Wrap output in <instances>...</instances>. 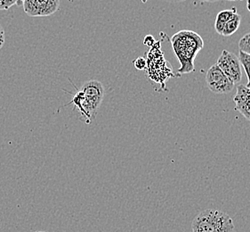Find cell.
<instances>
[{
	"instance_id": "6da1fadb",
	"label": "cell",
	"mask_w": 250,
	"mask_h": 232,
	"mask_svg": "<svg viewBox=\"0 0 250 232\" xmlns=\"http://www.w3.org/2000/svg\"><path fill=\"white\" fill-rule=\"evenodd\" d=\"M171 44L180 64L178 73L185 74L195 71L194 60L204 46L202 38L192 30H181L171 38Z\"/></svg>"
},
{
	"instance_id": "7a4b0ae2",
	"label": "cell",
	"mask_w": 250,
	"mask_h": 232,
	"mask_svg": "<svg viewBox=\"0 0 250 232\" xmlns=\"http://www.w3.org/2000/svg\"><path fill=\"white\" fill-rule=\"evenodd\" d=\"M191 229L192 232H233L235 226L226 212L207 209L192 220Z\"/></svg>"
},
{
	"instance_id": "3957f363",
	"label": "cell",
	"mask_w": 250,
	"mask_h": 232,
	"mask_svg": "<svg viewBox=\"0 0 250 232\" xmlns=\"http://www.w3.org/2000/svg\"><path fill=\"white\" fill-rule=\"evenodd\" d=\"M80 91L84 94V101L80 109V115L85 119L86 123H91L95 118L104 100L105 91L100 81L91 80L86 81Z\"/></svg>"
},
{
	"instance_id": "277c9868",
	"label": "cell",
	"mask_w": 250,
	"mask_h": 232,
	"mask_svg": "<svg viewBox=\"0 0 250 232\" xmlns=\"http://www.w3.org/2000/svg\"><path fill=\"white\" fill-rule=\"evenodd\" d=\"M206 83L208 88L215 94L230 93L235 86V84L225 75L216 64L211 66L207 71Z\"/></svg>"
},
{
	"instance_id": "5b68a950",
	"label": "cell",
	"mask_w": 250,
	"mask_h": 232,
	"mask_svg": "<svg viewBox=\"0 0 250 232\" xmlns=\"http://www.w3.org/2000/svg\"><path fill=\"white\" fill-rule=\"evenodd\" d=\"M216 65L234 84L241 81L242 71L239 57L230 51L223 50Z\"/></svg>"
},
{
	"instance_id": "8992f818",
	"label": "cell",
	"mask_w": 250,
	"mask_h": 232,
	"mask_svg": "<svg viewBox=\"0 0 250 232\" xmlns=\"http://www.w3.org/2000/svg\"><path fill=\"white\" fill-rule=\"evenodd\" d=\"M26 15L31 17L49 16L55 14L60 6V0H23Z\"/></svg>"
},
{
	"instance_id": "52a82bcc",
	"label": "cell",
	"mask_w": 250,
	"mask_h": 232,
	"mask_svg": "<svg viewBox=\"0 0 250 232\" xmlns=\"http://www.w3.org/2000/svg\"><path fill=\"white\" fill-rule=\"evenodd\" d=\"M236 111L240 112L248 121H250V89L240 84L237 86V93L233 96Z\"/></svg>"
},
{
	"instance_id": "ba28073f",
	"label": "cell",
	"mask_w": 250,
	"mask_h": 232,
	"mask_svg": "<svg viewBox=\"0 0 250 232\" xmlns=\"http://www.w3.org/2000/svg\"><path fill=\"white\" fill-rule=\"evenodd\" d=\"M236 13H237V9L235 7L229 9V10L227 9V10L221 11L218 13V15H216L215 22V29L218 34L222 35L223 29L225 27V23L230 20V18L235 15Z\"/></svg>"
},
{
	"instance_id": "9c48e42d",
	"label": "cell",
	"mask_w": 250,
	"mask_h": 232,
	"mask_svg": "<svg viewBox=\"0 0 250 232\" xmlns=\"http://www.w3.org/2000/svg\"><path fill=\"white\" fill-rule=\"evenodd\" d=\"M240 23H241V16L238 13H236L235 15H233L230 20L225 23V27L223 29V32H222V36L230 37L232 34H234L239 29Z\"/></svg>"
},
{
	"instance_id": "30bf717a",
	"label": "cell",
	"mask_w": 250,
	"mask_h": 232,
	"mask_svg": "<svg viewBox=\"0 0 250 232\" xmlns=\"http://www.w3.org/2000/svg\"><path fill=\"white\" fill-rule=\"evenodd\" d=\"M238 57L240 59V65L243 67L246 75L248 77V84L246 86L250 89V55L240 50Z\"/></svg>"
},
{
	"instance_id": "8fae6325",
	"label": "cell",
	"mask_w": 250,
	"mask_h": 232,
	"mask_svg": "<svg viewBox=\"0 0 250 232\" xmlns=\"http://www.w3.org/2000/svg\"><path fill=\"white\" fill-rule=\"evenodd\" d=\"M239 48L240 51L250 55V32L243 36L239 41Z\"/></svg>"
},
{
	"instance_id": "7c38bea8",
	"label": "cell",
	"mask_w": 250,
	"mask_h": 232,
	"mask_svg": "<svg viewBox=\"0 0 250 232\" xmlns=\"http://www.w3.org/2000/svg\"><path fill=\"white\" fill-rule=\"evenodd\" d=\"M15 5L22 6L23 0H0V10H8Z\"/></svg>"
},
{
	"instance_id": "4fadbf2b",
	"label": "cell",
	"mask_w": 250,
	"mask_h": 232,
	"mask_svg": "<svg viewBox=\"0 0 250 232\" xmlns=\"http://www.w3.org/2000/svg\"><path fill=\"white\" fill-rule=\"evenodd\" d=\"M133 64H134V66L137 70L143 71V70H145L146 66H147V61L145 60V58H144V57L139 56L135 60L133 61Z\"/></svg>"
},
{
	"instance_id": "5bb4252c",
	"label": "cell",
	"mask_w": 250,
	"mask_h": 232,
	"mask_svg": "<svg viewBox=\"0 0 250 232\" xmlns=\"http://www.w3.org/2000/svg\"><path fill=\"white\" fill-rule=\"evenodd\" d=\"M5 31H4L3 27L0 25V49L3 47V46L5 44Z\"/></svg>"
},
{
	"instance_id": "9a60e30c",
	"label": "cell",
	"mask_w": 250,
	"mask_h": 232,
	"mask_svg": "<svg viewBox=\"0 0 250 232\" xmlns=\"http://www.w3.org/2000/svg\"><path fill=\"white\" fill-rule=\"evenodd\" d=\"M200 2H211V3H213V2H217V1H219V0H199Z\"/></svg>"
},
{
	"instance_id": "2e32d148",
	"label": "cell",
	"mask_w": 250,
	"mask_h": 232,
	"mask_svg": "<svg viewBox=\"0 0 250 232\" xmlns=\"http://www.w3.org/2000/svg\"><path fill=\"white\" fill-rule=\"evenodd\" d=\"M247 8H248V10L250 12V0L247 1Z\"/></svg>"
},
{
	"instance_id": "e0dca14e",
	"label": "cell",
	"mask_w": 250,
	"mask_h": 232,
	"mask_svg": "<svg viewBox=\"0 0 250 232\" xmlns=\"http://www.w3.org/2000/svg\"><path fill=\"white\" fill-rule=\"evenodd\" d=\"M168 2H172V3H176V2H181V1H184V0H167Z\"/></svg>"
},
{
	"instance_id": "ac0fdd59",
	"label": "cell",
	"mask_w": 250,
	"mask_h": 232,
	"mask_svg": "<svg viewBox=\"0 0 250 232\" xmlns=\"http://www.w3.org/2000/svg\"><path fill=\"white\" fill-rule=\"evenodd\" d=\"M147 1H148V0H142V2H143V3H144V4H145V3H146V2H147Z\"/></svg>"
},
{
	"instance_id": "d6986e66",
	"label": "cell",
	"mask_w": 250,
	"mask_h": 232,
	"mask_svg": "<svg viewBox=\"0 0 250 232\" xmlns=\"http://www.w3.org/2000/svg\"><path fill=\"white\" fill-rule=\"evenodd\" d=\"M228 1H241V0H228Z\"/></svg>"
},
{
	"instance_id": "ffe728a7",
	"label": "cell",
	"mask_w": 250,
	"mask_h": 232,
	"mask_svg": "<svg viewBox=\"0 0 250 232\" xmlns=\"http://www.w3.org/2000/svg\"><path fill=\"white\" fill-rule=\"evenodd\" d=\"M42 232V231H38V232Z\"/></svg>"
}]
</instances>
